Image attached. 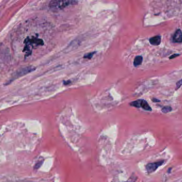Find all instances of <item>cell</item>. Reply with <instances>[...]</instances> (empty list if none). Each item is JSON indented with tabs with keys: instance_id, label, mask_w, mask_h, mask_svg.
<instances>
[{
	"instance_id": "cell-5",
	"label": "cell",
	"mask_w": 182,
	"mask_h": 182,
	"mask_svg": "<svg viewBox=\"0 0 182 182\" xmlns=\"http://www.w3.org/2000/svg\"><path fill=\"white\" fill-rule=\"evenodd\" d=\"M165 163V160H161L157 162L149 163L145 166L146 170L149 174L155 172L156 170L161 166L164 165Z\"/></svg>"
},
{
	"instance_id": "cell-9",
	"label": "cell",
	"mask_w": 182,
	"mask_h": 182,
	"mask_svg": "<svg viewBox=\"0 0 182 182\" xmlns=\"http://www.w3.org/2000/svg\"><path fill=\"white\" fill-rule=\"evenodd\" d=\"M95 53H96L95 51L87 53V54H86L84 55V58H85V59H91L93 56L94 54H95Z\"/></svg>"
},
{
	"instance_id": "cell-12",
	"label": "cell",
	"mask_w": 182,
	"mask_h": 182,
	"mask_svg": "<svg viewBox=\"0 0 182 182\" xmlns=\"http://www.w3.org/2000/svg\"><path fill=\"white\" fill-rule=\"evenodd\" d=\"M182 86V79L180 81L177 82L176 83V90H177L178 89L180 88Z\"/></svg>"
},
{
	"instance_id": "cell-17",
	"label": "cell",
	"mask_w": 182,
	"mask_h": 182,
	"mask_svg": "<svg viewBox=\"0 0 182 182\" xmlns=\"http://www.w3.org/2000/svg\"><path fill=\"white\" fill-rule=\"evenodd\" d=\"M0 45H1V44H0Z\"/></svg>"
},
{
	"instance_id": "cell-15",
	"label": "cell",
	"mask_w": 182,
	"mask_h": 182,
	"mask_svg": "<svg viewBox=\"0 0 182 182\" xmlns=\"http://www.w3.org/2000/svg\"><path fill=\"white\" fill-rule=\"evenodd\" d=\"M152 101H154V102H159V101H160L159 100H158V99L156 98H153Z\"/></svg>"
},
{
	"instance_id": "cell-14",
	"label": "cell",
	"mask_w": 182,
	"mask_h": 182,
	"mask_svg": "<svg viewBox=\"0 0 182 182\" xmlns=\"http://www.w3.org/2000/svg\"><path fill=\"white\" fill-rule=\"evenodd\" d=\"M70 82H71L70 81H64V85H68V84H70Z\"/></svg>"
},
{
	"instance_id": "cell-11",
	"label": "cell",
	"mask_w": 182,
	"mask_h": 182,
	"mask_svg": "<svg viewBox=\"0 0 182 182\" xmlns=\"http://www.w3.org/2000/svg\"><path fill=\"white\" fill-rule=\"evenodd\" d=\"M43 163V160H40L37 162L34 166L35 169H38V168L41 167V166H42V164Z\"/></svg>"
},
{
	"instance_id": "cell-16",
	"label": "cell",
	"mask_w": 182,
	"mask_h": 182,
	"mask_svg": "<svg viewBox=\"0 0 182 182\" xmlns=\"http://www.w3.org/2000/svg\"><path fill=\"white\" fill-rule=\"evenodd\" d=\"M135 180H132L131 179H130V180H129V181H128L125 182H135Z\"/></svg>"
},
{
	"instance_id": "cell-4",
	"label": "cell",
	"mask_w": 182,
	"mask_h": 182,
	"mask_svg": "<svg viewBox=\"0 0 182 182\" xmlns=\"http://www.w3.org/2000/svg\"><path fill=\"white\" fill-rule=\"evenodd\" d=\"M35 69H36V68L33 66L26 67L24 68V69H19V70L17 71V72H16L13 74V79L10 81H12L13 80L17 79L18 78H19L20 76H23L24 75H26V74H28L29 73L34 71Z\"/></svg>"
},
{
	"instance_id": "cell-10",
	"label": "cell",
	"mask_w": 182,
	"mask_h": 182,
	"mask_svg": "<svg viewBox=\"0 0 182 182\" xmlns=\"http://www.w3.org/2000/svg\"><path fill=\"white\" fill-rule=\"evenodd\" d=\"M172 110V108L170 106H165L161 110L162 112L164 113H168V112H171Z\"/></svg>"
},
{
	"instance_id": "cell-1",
	"label": "cell",
	"mask_w": 182,
	"mask_h": 182,
	"mask_svg": "<svg viewBox=\"0 0 182 182\" xmlns=\"http://www.w3.org/2000/svg\"><path fill=\"white\" fill-rule=\"evenodd\" d=\"M24 43L25 44V47L24 48L22 51L25 52V58L32 54V50L34 47L44 45V41L43 40L35 36L26 37L24 40Z\"/></svg>"
},
{
	"instance_id": "cell-7",
	"label": "cell",
	"mask_w": 182,
	"mask_h": 182,
	"mask_svg": "<svg viewBox=\"0 0 182 182\" xmlns=\"http://www.w3.org/2000/svg\"><path fill=\"white\" fill-rule=\"evenodd\" d=\"M161 37L160 35L155 36L154 37H151L149 39V42L150 44H152L153 46H158L161 43Z\"/></svg>"
},
{
	"instance_id": "cell-3",
	"label": "cell",
	"mask_w": 182,
	"mask_h": 182,
	"mask_svg": "<svg viewBox=\"0 0 182 182\" xmlns=\"http://www.w3.org/2000/svg\"><path fill=\"white\" fill-rule=\"evenodd\" d=\"M130 105L131 106L135 107L137 108L141 107V108H143L146 111H152V108L149 105L148 102L145 100H144V99H138L136 101H134L130 104Z\"/></svg>"
},
{
	"instance_id": "cell-8",
	"label": "cell",
	"mask_w": 182,
	"mask_h": 182,
	"mask_svg": "<svg viewBox=\"0 0 182 182\" xmlns=\"http://www.w3.org/2000/svg\"><path fill=\"white\" fill-rule=\"evenodd\" d=\"M143 62V57L141 56H138L136 57L134 60V66L137 67L139 65H141Z\"/></svg>"
},
{
	"instance_id": "cell-2",
	"label": "cell",
	"mask_w": 182,
	"mask_h": 182,
	"mask_svg": "<svg viewBox=\"0 0 182 182\" xmlns=\"http://www.w3.org/2000/svg\"><path fill=\"white\" fill-rule=\"evenodd\" d=\"M77 3V1H52L50 3L49 7L53 11H58Z\"/></svg>"
},
{
	"instance_id": "cell-6",
	"label": "cell",
	"mask_w": 182,
	"mask_h": 182,
	"mask_svg": "<svg viewBox=\"0 0 182 182\" xmlns=\"http://www.w3.org/2000/svg\"><path fill=\"white\" fill-rule=\"evenodd\" d=\"M173 42L175 43H182V32L180 29H178L175 32L173 37Z\"/></svg>"
},
{
	"instance_id": "cell-13",
	"label": "cell",
	"mask_w": 182,
	"mask_h": 182,
	"mask_svg": "<svg viewBox=\"0 0 182 182\" xmlns=\"http://www.w3.org/2000/svg\"><path fill=\"white\" fill-rule=\"evenodd\" d=\"M179 56H180V54H173L170 57L169 59H172V58H175V57H176Z\"/></svg>"
}]
</instances>
